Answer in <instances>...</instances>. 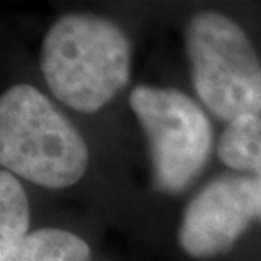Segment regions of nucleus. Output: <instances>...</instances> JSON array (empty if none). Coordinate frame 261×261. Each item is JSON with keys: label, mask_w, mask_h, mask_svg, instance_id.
Listing matches in <instances>:
<instances>
[{"label": "nucleus", "mask_w": 261, "mask_h": 261, "mask_svg": "<svg viewBox=\"0 0 261 261\" xmlns=\"http://www.w3.org/2000/svg\"><path fill=\"white\" fill-rule=\"evenodd\" d=\"M0 163L46 189L82 178L88 149L78 129L31 85L9 88L0 100Z\"/></svg>", "instance_id": "obj_2"}, {"label": "nucleus", "mask_w": 261, "mask_h": 261, "mask_svg": "<svg viewBox=\"0 0 261 261\" xmlns=\"http://www.w3.org/2000/svg\"><path fill=\"white\" fill-rule=\"evenodd\" d=\"M130 107L148 138L154 185L166 194L185 190L212 149L207 116L185 93L149 85L134 88Z\"/></svg>", "instance_id": "obj_4"}, {"label": "nucleus", "mask_w": 261, "mask_h": 261, "mask_svg": "<svg viewBox=\"0 0 261 261\" xmlns=\"http://www.w3.org/2000/svg\"><path fill=\"white\" fill-rule=\"evenodd\" d=\"M258 221H261V207H259V219H258Z\"/></svg>", "instance_id": "obj_9"}, {"label": "nucleus", "mask_w": 261, "mask_h": 261, "mask_svg": "<svg viewBox=\"0 0 261 261\" xmlns=\"http://www.w3.org/2000/svg\"><path fill=\"white\" fill-rule=\"evenodd\" d=\"M0 261H90L87 243L63 229H39Z\"/></svg>", "instance_id": "obj_7"}, {"label": "nucleus", "mask_w": 261, "mask_h": 261, "mask_svg": "<svg viewBox=\"0 0 261 261\" xmlns=\"http://www.w3.org/2000/svg\"><path fill=\"white\" fill-rule=\"evenodd\" d=\"M261 178L226 173L214 178L189 203L178 241L192 258H212L232 248L259 219Z\"/></svg>", "instance_id": "obj_5"}, {"label": "nucleus", "mask_w": 261, "mask_h": 261, "mask_svg": "<svg viewBox=\"0 0 261 261\" xmlns=\"http://www.w3.org/2000/svg\"><path fill=\"white\" fill-rule=\"evenodd\" d=\"M41 68L61 103L92 114L129 82L130 46L112 20L70 14L56 20L46 34Z\"/></svg>", "instance_id": "obj_1"}, {"label": "nucleus", "mask_w": 261, "mask_h": 261, "mask_svg": "<svg viewBox=\"0 0 261 261\" xmlns=\"http://www.w3.org/2000/svg\"><path fill=\"white\" fill-rule=\"evenodd\" d=\"M187 55L197 95L229 124L261 116V65L248 36L229 17L200 12L187 25Z\"/></svg>", "instance_id": "obj_3"}, {"label": "nucleus", "mask_w": 261, "mask_h": 261, "mask_svg": "<svg viewBox=\"0 0 261 261\" xmlns=\"http://www.w3.org/2000/svg\"><path fill=\"white\" fill-rule=\"evenodd\" d=\"M29 229V202L19 180L0 171V259L24 241Z\"/></svg>", "instance_id": "obj_8"}, {"label": "nucleus", "mask_w": 261, "mask_h": 261, "mask_svg": "<svg viewBox=\"0 0 261 261\" xmlns=\"http://www.w3.org/2000/svg\"><path fill=\"white\" fill-rule=\"evenodd\" d=\"M217 154L229 168L261 178V116L229 124L219 139Z\"/></svg>", "instance_id": "obj_6"}]
</instances>
